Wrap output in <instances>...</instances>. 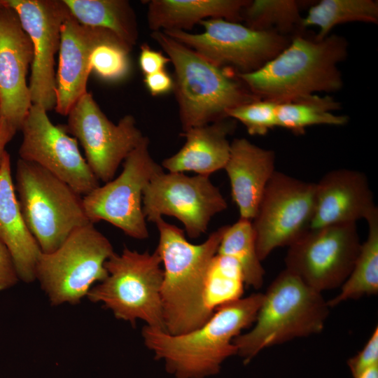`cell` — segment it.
Returning a JSON list of instances; mask_svg holds the SVG:
<instances>
[{
    "instance_id": "37",
    "label": "cell",
    "mask_w": 378,
    "mask_h": 378,
    "mask_svg": "<svg viewBox=\"0 0 378 378\" xmlns=\"http://www.w3.org/2000/svg\"><path fill=\"white\" fill-rule=\"evenodd\" d=\"M18 130L1 115L0 111V167L3 157L6 151V145L11 141Z\"/></svg>"
},
{
    "instance_id": "33",
    "label": "cell",
    "mask_w": 378,
    "mask_h": 378,
    "mask_svg": "<svg viewBox=\"0 0 378 378\" xmlns=\"http://www.w3.org/2000/svg\"><path fill=\"white\" fill-rule=\"evenodd\" d=\"M378 364V328H374L364 347L347 360L353 378Z\"/></svg>"
},
{
    "instance_id": "14",
    "label": "cell",
    "mask_w": 378,
    "mask_h": 378,
    "mask_svg": "<svg viewBox=\"0 0 378 378\" xmlns=\"http://www.w3.org/2000/svg\"><path fill=\"white\" fill-rule=\"evenodd\" d=\"M67 116L62 127L80 144L89 167L104 183L114 178L120 164L144 138L133 115H125L114 124L88 92Z\"/></svg>"
},
{
    "instance_id": "15",
    "label": "cell",
    "mask_w": 378,
    "mask_h": 378,
    "mask_svg": "<svg viewBox=\"0 0 378 378\" xmlns=\"http://www.w3.org/2000/svg\"><path fill=\"white\" fill-rule=\"evenodd\" d=\"M48 111L32 104L22 125L20 158L34 162L68 184L81 196L100 186L81 155L78 141L61 125H54Z\"/></svg>"
},
{
    "instance_id": "25",
    "label": "cell",
    "mask_w": 378,
    "mask_h": 378,
    "mask_svg": "<svg viewBox=\"0 0 378 378\" xmlns=\"http://www.w3.org/2000/svg\"><path fill=\"white\" fill-rule=\"evenodd\" d=\"M368 233L361 244L352 270L340 286V293L327 301L330 308L348 300L378 293V209L366 218Z\"/></svg>"
},
{
    "instance_id": "20",
    "label": "cell",
    "mask_w": 378,
    "mask_h": 378,
    "mask_svg": "<svg viewBox=\"0 0 378 378\" xmlns=\"http://www.w3.org/2000/svg\"><path fill=\"white\" fill-rule=\"evenodd\" d=\"M239 218L252 220L265 188L276 172L273 150L259 147L245 138L230 143L228 160L224 167Z\"/></svg>"
},
{
    "instance_id": "32",
    "label": "cell",
    "mask_w": 378,
    "mask_h": 378,
    "mask_svg": "<svg viewBox=\"0 0 378 378\" xmlns=\"http://www.w3.org/2000/svg\"><path fill=\"white\" fill-rule=\"evenodd\" d=\"M277 105L272 101L257 99L230 110L227 115L241 122L250 135H265L277 127Z\"/></svg>"
},
{
    "instance_id": "7",
    "label": "cell",
    "mask_w": 378,
    "mask_h": 378,
    "mask_svg": "<svg viewBox=\"0 0 378 378\" xmlns=\"http://www.w3.org/2000/svg\"><path fill=\"white\" fill-rule=\"evenodd\" d=\"M161 264L156 249L140 253L125 247L106 261L107 276L92 286L86 297L92 302L102 303L118 319L132 325L141 320L148 327L165 331Z\"/></svg>"
},
{
    "instance_id": "35",
    "label": "cell",
    "mask_w": 378,
    "mask_h": 378,
    "mask_svg": "<svg viewBox=\"0 0 378 378\" xmlns=\"http://www.w3.org/2000/svg\"><path fill=\"white\" fill-rule=\"evenodd\" d=\"M19 280L12 256L0 239V291L13 287Z\"/></svg>"
},
{
    "instance_id": "22",
    "label": "cell",
    "mask_w": 378,
    "mask_h": 378,
    "mask_svg": "<svg viewBox=\"0 0 378 378\" xmlns=\"http://www.w3.org/2000/svg\"><path fill=\"white\" fill-rule=\"evenodd\" d=\"M0 239L8 249L20 280H35V267L41 248L24 220L6 151L0 167Z\"/></svg>"
},
{
    "instance_id": "1",
    "label": "cell",
    "mask_w": 378,
    "mask_h": 378,
    "mask_svg": "<svg viewBox=\"0 0 378 378\" xmlns=\"http://www.w3.org/2000/svg\"><path fill=\"white\" fill-rule=\"evenodd\" d=\"M158 251L163 265L161 303L165 331L181 335L204 324L213 311L207 300V278L225 230L222 226L202 243L194 244L184 231L162 218L155 222Z\"/></svg>"
},
{
    "instance_id": "30",
    "label": "cell",
    "mask_w": 378,
    "mask_h": 378,
    "mask_svg": "<svg viewBox=\"0 0 378 378\" xmlns=\"http://www.w3.org/2000/svg\"><path fill=\"white\" fill-rule=\"evenodd\" d=\"M244 279L237 262L232 258L216 254L207 278V300L210 308H216L241 298Z\"/></svg>"
},
{
    "instance_id": "19",
    "label": "cell",
    "mask_w": 378,
    "mask_h": 378,
    "mask_svg": "<svg viewBox=\"0 0 378 378\" xmlns=\"http://www.w3.org/2000/svg\"><path fill=\"white\" fill-rule=\"evenodd\" d=\"M315 209L309 229L356 223L377 210L367 176L356 170L340 169L315 183Z\"/></svg>"
},
{
    "instance_id": "23",
    "label": "cell",
    "mask_w": 378,
    "mask_h": 378,
    "mask_svg": "<svg viewBox=\"0 0 378 378\" xmlns=\"http://www.w3.org/2000/svg\"><path fill=\"white\" fill-rule=\"evenodd\" d=\"M248 0H152L147 20L152 31L191 29L207 19L239 22Z\"/></svg>"
},
{
    "instance_id": "17",
    "label": "cell",
    "mask_w": 378,
    "mask_h": 378,
    "mask_svg": "<svg viewBox=\"0 0 378 378\" xmlns=\"http://www.w3.org/2000/svg\"><path fill=\"white\" fill-rule=\"evenodd\" d=\"M33 56L30 38L16 13L4 1L0 8V111L17 130L32 105L27 76Z\"/></svg>"
},
{
    "instance_id": "31",
    "label": "cell",
    "mask_w": 378,
    "mask_h": 378,
    "mask_svg": "<svg viewBox=\"0 0 378 378\" xmlns=\"http://www.w3.org/2000/svg\"><path fill=\"white\" fill-rule=\"evenodd\" d=\"M132 49L113 36L97 45L90 57V66L100 78L108 82L125 80L131 71Z\"/></svg>"
},
{
    "instance_id": "12",
    "label": "cell",
    "mask_w": 378,
    "mask_h": 378,
    "mask_svg": "<svg viewBox=\"0 0 378 378\" xmlns=\"http://www.w3.org/2000/svg\"><path fill=\"white\" fill-rule=\"evenodd\" d=\"M315 183L276 171L251 220L258 256L289 246L309 229L315 209Z\"/></svg>"
},
{
    "instance_id": "36",
    "label": "cell",
    "mask_w": 378,
    "mask_h": 378,
    "mask_svg": "<svg viewBox=\"0 0 378 378\" xmlns=\"http://www.w3.org/2000/svg\"><path fill=\"white\" fill-rule=\"evenodd\" d=\"M144 85L152 96H159L173 91V77L165 69L144 76Z\"/></svg>"
},
{
    "instance_id": "27",
    "label": "cell",
    "mask_w": 378,
    "mask_h": 378,
    "mask_svg": "<svg viewBox=\"0 0 378 378\" xmlns=\"http://www.w3.org/2000/svg\"><path fill=\"white\" fill-rule=\"evenodd\" d=\"M217 254L237 262L244 284L254 289L262 287L265 272L258 256L251 220L239 218L234 224L226 225Z\"/></svg>"
},
{
    "instance_id": "3",
    "label": "cell",
    "mask_w": 378,
    "mask_h": 378,
    "mask_svg": "<svg viewBox=\"0 0 378 378\" xmlns=\"http://www.w3.org/2000/svg\"><path fill=\"white\" fill-rule=\"evenodd\" d=\"M347 49L342 36L328 35L322 40L296 36L258 70L236 75L258 98L278 104L335 92L343 86L337 64L346 57Z\"/></svg>"
},
{
    "instance_id": "11",
    "label": "cell",
    "mask_w": 378,
    "mask_h": 378,
    "mask_svg": "<svg viewBox=\"0 0 378 378\" xmlns=\"http://www.w3.org/2000/svg\"><path fill=\"white\" fill-rule=\"evenodd\" d=\"M360 246L356 223L309 229L288 246L285 269L320 293L334 289L349 276Z\"/></svg>"
},
{
    "instance_id": "9",
    "label": "cell",
    "mask_w": 378,
    "mask_h": 378,
    "mask_svg": "<svg viewBox=\"0 0 378 378\" xmlns=\"http://www.w3.org/2000/svg\"><path fill=\"white\" fill-rule=\"evenodd\" d=\"M149 151V139L141 142L126 157L122 170L115 178L83 197V207L93 224L106 221L136 239L149 233L143 212V192L151 179L163 172Z\"/></svg>"
},
{
    "instance_id": "10",
    "label": "cell",
    "mask_w": 378,
    "mask_h": 378,
    "mask_svg": "<svg viewBox=\"0 0 378 378\" xmlns=\"http://www.w3.org/2000/svg\"><path fill=\"white\" fill-rule=\"evenodd\" d=\"M199 24L204 27L200 34L162 31L211 64L236 74L258 70L290 43L277 31L256 30L223 19H207Z\"/></svg>"
},
{
    "instance_id": "2",
    "label": "cell",
    "mask_w": 378,
    "mask_h": 378,
    "mask_svg": "<svg viewBox=\"0 0 378 378\" xmlns=\"http://www.w3.org/2000/svg\"><path fill=\"white\" fill-rule=\"evenodd\" d=\"M263 293L216 308L199 328L181 335L145 326L142 337L156 360L174 378H206L219 373L222 363L237 355L234 338L255 321Z\"/></svg>"
},
{
    "instance_id": "26",
    "label": "cell",
    "mask_w": 378,
    "mask_h": 378,
    "mask_svg": "<svg viewBox=\"0 0 378 378\" xmlns=\"http://www.w3.org/2000/svg\"><path fill=\"white\" fill-rule=\"evenodd\" d=\"M340 108V104L332 97H321L316 94L279 103L276 110L277 127L302 134L309 126H342L348 122V116L335 115L332 112Z\"/></svg>"
},
{
    "instance_id": "4",
    "label": "cell",
    "mask_w": 378,
    "mask_h": 378,
    "mask_svg": "<svg viewBox=\"0 0 378 378\" xmlns=\"http://www.w3.org/2000/svg\"><path fill=\"white\" fill-rule=\"evenodd\" d=\"M151 38L174 67V88L182 130L225 118L239 106L260 99L230 69L218 67L162 31Z\"/></svg>"
},
{
    "instance_id": "21",
    "label": "cell",
    "mask_w": 378,
    "mask_h": 378,
    "mask_svg": "<svg viewBox=\"0 0 378 378\" xmlns=\"http://www.w3.org/2000/svg\"><path fill=\"white\" fill-rule=\"evenodd\" d=\"M235 128L236 120L228 117L183 131L181 136L186 138L185 144L165 158L162 167L169 172H193L209 176L224 169L230 152L227 136Z\"/></svg>"
},
{
    "instance_id": "34",
    "label": "cell",
    "mask_w": 378,
    "mask_h": 378,
    "mask_svg": "<svg viewBox=\"0 0 378 378\" xmlns=\"http://www.w3.org/2000/svg\"><path fill=\"white\" fill-rule=\"evenodd\" d=\"M169 62V58L162 52L152 49L147 43L141 46L139 64L144 76L165 69Z\"/></svg>"
},
{
    "instance_id": "16",
    "label": "cell",
    "mask_w": 378,
    "mask_h": 378,
    "mask_svg": "<svg viewBox=\"0 0 378 378\" xmlns=\"http://www.w3.org/2000/svg\"><path fill=\"white\" fill-rule=\"evenodd\" d=\"M17 14L31 39L33 61L29 88L32 104L47 111L56 106L55 55L61 29L71 13L63 0H4Z\"/></svg>"
},
{
    "instance_id": "5",
    "label": "cell",
    "mask_w": 378,
    "mask_h": 378,
    "mask_svg": "<svg viewBox=\"0 0 378 378\" xmlns=\"http://www.w3.org/2000/svg\"><path fill=\"white\" fill-rule=\"evenodd\" d=\"M329 309L321 293L285 269L263 293L251 330L234 338L237 355L248 364L266 348L318 334Z\"/></svg>"
},
{
    "instance_id": "8",
    "label": "cell",
    "mask_w": 378,
    "mask_h": 378,
    "mask_svg": "<svg viewBox=\"0 0 378 378\" xmlns=\"http://www.w3.org/2000/svg\"><path fill=\"white\" fill-rule=\"evenodd\" d=\"M114 252L109 239L90 223L75 230L55 251L41 252L35 279L52 305L77 304L107 276L105 262Z\"/></svg>"
},
{
    "instance_id": "39",
    "label": "cell",
    "mask_w": 378,
    "mask_h": 378,
    "mask_svg": "<svg viewBox=\"0 0 378 378\" xmlns=\"http://www.w3.org/2000/svg\"><path fill=\"white\" fill-rule=\"evenodd\" d=\"M4 5V1L0 0V8Z\"/></svg>"
},
{
    "instance_id": "38",
    "label": "cell",
    "mask_w": 378,
    "mask_h": 378,
    "mask_svg": "<svg viewBox=\"0 0 378 378\" xmlns=\"http://www.w3.org/2000/svg\"><path fill=\"white\" fill-rule=\"evenodd\" d=\"M354 378H378V364L372 366Z\"/></svg>"
},
{
    "instance_id": "6",
    "label": "cell",
    "mask_w": 378,
    "mask_h": 378,
    "mask_svg": "<svg viewBox=\"0 0 378 378\" xmlns=\"http://www.w3.org/2000/svg\"><path fill=\"white\" fill-rule=\"evenodd\" d=\"M15 188L25 223L42 253L55 251L75 230L90 223L81 195L34 162L18 159Z\"/></svg>"
},
{
    "instance_id": "13",
    "label": "cell",
    "mask_w": 378,
    "mask_h": 378,
    "mask_svg": "<svg viewBox=\"0 0 378 378\" xmlns=\"http://www.w3.org/2000/svg\"><path fill=\"white\" fill-rule=\"evenodd\" d=\"M142 207L148 221L174 217L188 237L195 239L206 232L211 218L225 210L227 204L209 176L163 171L146 186Z\"/></svg>"
},
{
    "instance_id": "18",
    "label": "cell",
    "mask_w": 378,
    "mask_h": 378,
    "mask_svg": "<svg viewBox=\"0 0 378 378\" xmlns=\"http://www.w3.org/2000/svg\"><path fill=\"white\" fill-rule=\"evenodd\" d=\"M113 36H116L107 29L80 24L71 15L64 22L56 74L55 110L57 113L67 115L88 92L92 52L97 45Z\"/></svg>"
},
{
    "instance_id": "29",
    "label": "cell",
    "mask_w": 378,
    "mask_h": 378,
    "mask_svg": "<svg viewBox=\"0 0 378 378\" xmlns=\"http://www.w3.org/2000/svg\"><path fill=\"white\" fill-rule=\"evenodd\" d=\"M242 18L251 29L281 34L301 26L302 19L300 3L293 0L248 1L243 9Z\"/></svg>"
},
{
    "instance_id": "24",
    "label": "cell",
    "mask_w": 378,
    "mask_h": 378,
    "mask_svg": "<svg viewBox=\"0 0 378 378\" xmlns=\"http://www.w3.org/2000/svg\"><path fill=\"white\" fill-rule=\"evenodd\" d=\"M80 24L113 32L131 49L139 38L135 12L126 0H63Z\"/></svg>"
},
{
    "instance_id": "28",
    "label": "cell",
    "mask_w": 378,
    "mask_h": 378,
    "mask_svg": "<svg viewBox=\"0 0 378 378\" xmlns=\"http://www.w3.org/2000/svg\"><path fill=\"white\" fill-rule=\"evenodd\" d=\"M378 22V3L372 0H322L309 9L302 19V27L315 26L316 40L327 37L336 25L349 22Z\"/></svg>"
}]
</instances>
